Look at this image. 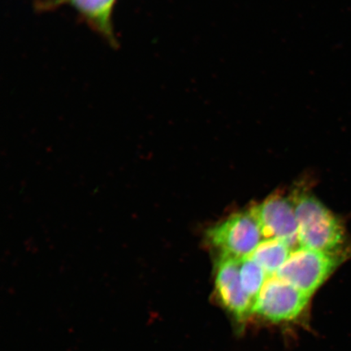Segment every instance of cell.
Returning <instances> with one entry per match:
<instances>
[{"mask_svg": "<svg viewBox=\"0 0 351 351\" xmlns=\"http://www.w3.org/2000/svg\"><path fill=\"white\" fill-rule=\"evenodd\" d=\"M239 271L244 291L254 302L269 276L265 269L250 256L241 258Z\"/></svg>", "mask_w": 351, "mask_h": 351, "instance_id": "cell-9", "label": "cell"}, {"mask_svg": "<svg viewBox=\"0 0 351 351\" xmlns=\"http://www.w3.org/2000/svg\"><path fill=\"white\" fill-rule=\"evenodd\" d=\"M265 239H278L293 249L300 247L295 204L291 197L271 195L250 209Z\"/></svg>", "mask_w": 351, "mask_h": 351, "instance_id": "cell-5", "label": "cell"}, {"mask_svg": "<svg viewBox=\"0 0 351 351\" xmlns=\"http://www.w3.org/2000/svg\"><path fill=\"white\" fill-rule=\"evenodd\" d=\"M311 298L276 276H271L254 302L252 315L271 324L296 322L306 313Z\"/></svg>", "mask_w": 351, "mask_h": 351, "instance_id": "cell-3", "label": "cell"}, {"mask_svg": "<svg viewBox=\"0 0 351 351\" xmlns=\"http://www.w3.org/2000/svg\"><path fill=\"white\" fill-rule=\"evenodd\" d=\"M293 248L278 239H265L258 244L250 256L266 271L267 276H274L288 260Z\"/></svg>", "mask_w": 351, "mask_h": 351, "instance_id": "cell-8", "label": "cell"}, {"mask_svg": "<svg viewBox=\"0 0 351 351\" xmlns=\"http://www.w3.org/2000/svg\"><path fill=\"white\" fill-rule=\"evenodd\" d=\"M239 258L219 254L215 267V292L219 304L235 320L244 324L252 315L254 302L240 279Z\"/></svg>", "mask_w": 351, "mask_h": 351, "instance_id": "cell-6", "label": "cell"}, {"mask_svg": "<svg viewBox=\"0 0 351 351\" xmlns=\"http://www.w3.org/2000/svg\"><path fill=\"white\" fill-rule=\"evenodd\" d=\"M117 0H40L37 8L40 11L53 10L60 6H71L91 29L111 44L117 46L112 15Z\"/></svg>", "mask_w": 351, "mask_h": 351, "instance_id": "cell-7", "label": "cell"}, {"mask_svg": "<svg viewBox=\"0 0 351 351\" xmlns=\"http://www.w3.org/2000/svg\"><path fill=\"white\" fill-rule=\"evenodd\" d=\"M208 243L219 254L241 258L248 257L262 241L260 226L251 210L231 217L207 231Z\"/></svg>", "mask_w": 351, "mask_h": 351, "instance_id": "cell-4", "label": "cell"}, {"mask_svg": "<svg viewBox=\"0 0 351 351\" xmlns=\"http://www.w3.org/2000/svg\"><path fill=\"white\" fill-rule=\"evenodd\" d=\"M350 260V254L328 253L300 245L293 249L275 276L313 296L341 265Z\"/></svg>", "mask_w": 351, "mask_h": 351, "instance_id": "cell-2", "label": "cell"}, {"mask_svg": "<svg viewBox=\"0 0 351 351\" xmlns=\"http://www.w3.org/2000/svg\"><path fill=\"white\" fill-rule=\"evenodd\" d=\"M291 199L295 204L300 247L351 254V239L339 217L305 190H296Z\"/></svg>", "mask_w": 351, "mask_h": 351, "instance_id": "cell-1", "label": "cell"}]
</instances>
